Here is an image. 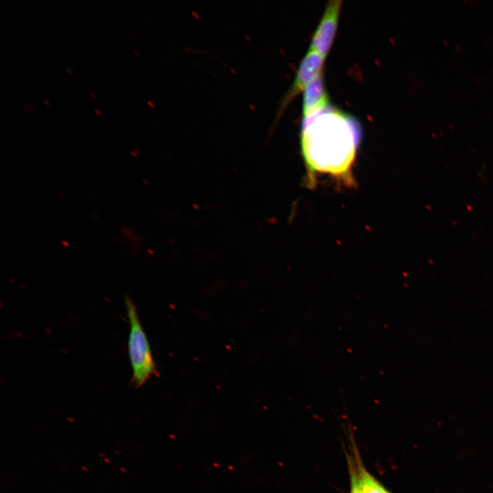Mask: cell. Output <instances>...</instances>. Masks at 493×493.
<instances>
[{"instance_id":"6","label":"cell","mask_w":493,"mask_h":493,"mask_svg":"<svg viewBox=\"0 0 493 493\" xmlns=\"http://www.w3.org/2000/svg\"><path fill=\"white\" fill-rule=\"evenodd\" d=\"M329 107V97L324 86L323 73L303 90V116L309 118Z\"/></svg>"},{"instance_id":"5","label":"cell","mask_w":493,"mask_h":493,"mask_svg":"<svg viewBox=\"0 0 493 493\" xmlns=\"http://www.w3.org/2000/svg\"><path fill=\"white\" fill-rule=\"evenodd\" d=\"M341 1L328 3L323 16L315 30L309 48L326 57L334 40L340 9Z\"/></svg>"},{"instance_id":"4","label":"cell","mask_w":493,"mask_h":493,"mask_svg":"<svg viewBox=\"0 0 493 493\" xmlns=\"http://www.w3.org/2000/svg\"><path fill=\"white\" fill-rule=\"evenodd\" d=\"M345 450L347 468L356 474L362 493H392L379 479L366 468L351 429L347 432Z\"/></svg>"},{"instance_id":"3","label":"cell","mask_w":493,"mask_h":493,"mask_svg":"<svg viewBox=\"0 0 493 493\" xmlns=\"http://www.w3.org/2000/svg\"><path fill=\"white\" fill-rule=\"evenodd\" d=\"M325 57L318 52L309 49L301 62L295 78L283 97L281 98L279 109L273 124L276 125L285 109L292 100L300 94L314 78L323 71Z\"/></svg>"},{"instance_id":"2","label":"cell","mask_w":493,"mask_h":493,"mask_svg":"<svg viewBox=\"0 0 493 493\" xmlns=\"http://www.w3.org/2000/svg\"><path fill=\"white\" fill-rule=\"evenodd\" d=\"M124 302L129 324L127 353L132 371L131 384L139 388L158 375L157 367L135 303L127 295Z\"/></svg>"},{"instance_id":"1","label":"cell","mask_w":493,"mask_h":493,"mask_svg":"<svg viewBox=\"0 0 493 493\" xmlns=\"http://www.w3.org/2000/svg\"><path fill=\"white\" fill-rule=\"evenodd\" d=\"M360 138L355 121L339 110L327 108L303 119L301 145L307 186L313 188L317 177L327 175L340 186L355 187L353 168Z\"/></svg>"}]
</instances>
